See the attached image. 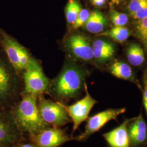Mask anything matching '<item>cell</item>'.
<instances>
[{
	"instance_id": "cb8c5ba5",
	"label": "cell",
	"mask_w": 147,
	"mask_h": 147,
	"mask_svg": "<svg viewBox=\"0 0 147 147\" xmlns=\"http://www.w3.org/2000/svg\"><path fill=\"white\" fill-rule=\"evenodd\" d=\"M143 105L144 107V109L146 111L147 115V78L144 80V87L143 90Z\"/></svg>"
},
{
	"instance_id": "52a82bcc",
	"label": "cell",
	"mask_w": 147,
	"mask_h": 147,
	"mask_svg": "<svg viewBox=\"0 0 147 147\" xmlns=\"http://www.w3.org/2000/svg\"><path fill=\"white\" fill-rule=\"evenodd\" d=\"M125 107L118 109H109L100 112L87 118L84 131L78 136L74 137V140L84 142L95 132L99 131L101 128L111 120H117V117L125 112Z\"/></svg>"
},
{
	"instance_id": "7c38bea8",
	"label": "cell",
	"mask_w": 147,
	"mask_h": 147,
	"mask_svg": "<svg viewBox=\"0 0 147 147\" xmlns=\"http://www.w3.org/2000/svg\"><path fill=\"white\" fill-rule=\"evenodd\" d=\"M135 117L125 119L119 126L110 131L103 134L102 136L110 147H131L127 126Z\"/></svg>"
},
{
	"instance_id": "603a6c76",
	"label": "cell",
	"mask_w": 147,
	"mask_h": 147,
	"mask_svg": "<svg viewBox=\"0 0 147 147\" xmlns=\"http://www.w3.org/2000/svg\"><path fill=\"white\" fill-rule=\"evenodd\" d=\"M131 16L134 19L138 20L147 17V5L142 7V8H141L138 11H136L135 13L131 14Z\"/></svg>"
},
{
	"instance_id": "30bf717a",
	"label": "cell",
	"mask_w": 147,
	"mask_h": 147,
	"mask_svg": "<svg viewBox=\"0 0 147 147\" xmlns=\"http://www.w3.org/2000/svg\"><path fill=\"white\" fill-rule=\"evenodd\" d=\"M65 47L77 58L89 61L94 57L93 47L83 35L75 34L70 36L65 41Z\"/></svg>"
},
{
	"instance_id": "e0dca14e",
	"label": "cell",
	"mask_w": 147,
	"mask_h": 147,
	"mask_svg": "<svg viewBox=\"0 0 147 147\" xmlns=\"http://www.w3.org/2000/svg\"><path fill=\"white\" fill-rule=\"evenodd\" d=\"M100 36L109 37L118 42L125 41L130 35V32L127 28L124 26H115L111 30L101 33Z\"/></svg>"
},
{
	"instance_id": "83f0119b",
	"label": "cell",
	"mask_w": 147,
	"mask_h": 147,
	"mask_svg": "<svg viewBox=\"0 0 147 147\" xmlns=\"http://www.w3.org/2000/svg\"></svg>"
},
{
	"instance_id": "4316f807",
	"label": "cell",
	"mask_w": 147,
	"mask_h": 147,
	"mask_svg": "<svg viewBox=\"0 0 147 147\" xmlns=\"http://www.w3.org/2000/svg\"><path fill=\"white\" fill-rule=\"evenodd\" d=\"M0 47H1V35L0 33Z\"/></svg>"
},
{
	"instance_id": "44dd1931",
	"label": "cell",
	"mask_w": 147,
	"mask_h": 147,
	"mask_svg": "<svg viewBox=\"0 0 147 147\" xmlns=\"http://www.w3.org/2000/svg\"><path fill=\"white\" fill-rule=\"evenodd\" d=\"M90 13L86 9H82L79 13L76 21L74 23V29H78L81 26H83L84 23L87 21L89 18Z\"/></svg>"
},
{
	"instance_id": "4fadbf2b",
	"label": "cell",
	"mask_w": 147,
	"mask_h": 147,
	"mask_svg": "<svg viewBox=\"0 0 147 147\" xmlns=\"http://www.w3.org/2000/svg\"><path fill=\"white\" fill-rule=\"evenodd\" d=\"M93 55L99 62H105L112 58L115 53L114 45L102 39H97L93 42Z\"/></svg>"
},
{
	"instance_id": "484cf974",
	"label": "cell",
	"mask_w": 147,
	"mask_h": 147,
	"mask_svg": "<svg viewBox=\"0 0 147 147\" xmlns=\"http://www.w3.org/2000/svg\"><path fill=\"white\" fill-rule=\"evenodd\" d=\"M20 143H18V144H17L14 147H21V146H20Z\"/></svg>"
},
{
	"instance_id": "9a60e30c",
	"label": "cell",
	"mask_w": 147,
	"mask_h": 147,
	"mask_svg": "<svg viewBox=\"0 0 147 147\" xmlns=\"http://www.w3.org/2000/svg\"><path fill=\"white\" fill-rule=\"evenodd\" d=\"M127 58L129 62L132 65H141L145 60L143 50L140 45L132 43L127 49Z\"/></svg>"
},
{
	"instance_id": "8fae6325",
	"label": "cell",
	"mask_w": 147,
	"mask_h": 147,
	"mask_svg": "<svg viewBox=\"0 0 147 147\" xmlns=\"http://www.w3.org/2000/svg\"><path fill=\"white\" fill-rule=\"evenodd\" d=\"M131 147H144L147 144V124L142 113L127 126Z\"/></svg>"
},
{
	"instance_id": "6da1fadb",
	"label": "cell",
	"mask_w": 147,
	"mask_h": 147,
	"mask_svg": "<svg viewBox=\"0 0 147 147\" xmlns=\"http://www.w3.org/2000/svg\"><path fill=\"white\" fill-rule=\"evenodd\" d=\"M37 100V95L22 92L20 99L10 110L19 129L28 136L34 135L50 126L40 116Z\"/></svg>"
},
{
	"instance_id": "d4e9b609",
	"label": "cell",
	"mask_w": 147,
	"mask_h": 147,
	"mask_svg": "<svg viewBox=\"0 0 147 147\" xmlns=\"http://www.w3.org/2000/svg\"><path fill=\"white\" fill-rule=\"evenodd\" d=\"M106 0H92V3L94 5L100 7L105 4Z\"/></svg>"
},
{
	"instance_id": "ac0fdd59",
	"label": "cell",
	"mask_w": 147,
	"mask_h": 147,
	"mask_svg": "<svg viewBox=\"0 0 147 147\" xmlns=\"http://www.w3.org/2000/svg\"><path fill=\"white\" fill-rule=\"evenodd\" d=\"M81 9V6L78 1H69L65 8V17L69 24L73 25Z\"/></svg>"
},
{
	"instance_id": "7402d4cb",
	"label": "cell",
	"mask_w": 147,
	"mask_h": 147,
	"mask_svg": "<svg viewBox=\"0 0 147 147\" xmlns=\"http://www.w3.org/2000/svg\"><path fill=\"white\" fill-rule=\"evenodd\" d=\"M147 5V0H131L127 8L130 14H132Z\"/></svg>"
},
{
	"instance_id": "7a4b0ae2",
	"label": "cell",
	"mask_w": 147,
	"mask_h": 147,
	"mask_svg": "<svg viewBox=\"0 0 147 147\" xmlns=\"http://www.w3.org/2000/svg\"><path fill=\"white\" fill-rule=\"evenodd\" d=\"M21 82L2 47L0 49V109L11 110L21 97Z\"/></svg>"
},
{
	"instance_id": "2e32d148",
	"label": "cell",
	"mask_w": 147,
	"mask_h": 147,
	"mask_svg": "<svg viewBox=\"0 0 147 147\" xmlns=\"http://www.w3.org/2000/svg\"><path fill=\"white\" fill-rule=\"evenodd\" d=\"M111 73L119 79L133 80V74L131 67L123 62H116L110 67Z\"/></svg>"
},
{
	"instance_id": "5b68a950",
	"label": "cell",
	"mask_w": 147,
	"mask_h": 147,
	"mask_svg": "<svg viewBox=\"0 0 147 147\" xmlns=\"http://www.w3.org/2000/svg\"><path fill=\"white\" fill-rule=\"evenodd\" d=\"M24 70V92L38 96L47 90L50 84L49 80L45 75L40 64L36 59L31 58Z\"/></svg>"
},
{
	"instance_id": "ffe728a7",
	"label": "cell",
	"mask_w": 147,
	"mask_h": 147,
	"mask_svg": "<svg viewBox=\"0 0 147 147\" xmlns=\"http://www.w3.org/2000/svg\"><path fill=\"white\" fill-rule=\"evenodd\" d=\"M136 31L139 37L147 44V17L137 22Z\"/></svg>"
},
{
	"instance_id": "d6986e66",
	"label": "cell",
	"mask_w": 147,
	"mask_h": 147,
	"mask_svg": "<svg viewBox=\"0 0 147 147\" xmlns=\"http://www.w3.org/2000/svg\"><path fill=\"white\" fill-rule=\"evenodd\" d=\"M110 16L115 26H124L128 22V17L125 14L118 12L114 9H111Z\"/></svg>"
},
{
	"instance_id": "277c9868",
	"label": "cell",
	"mask_w": 147,
	"mask_h": 147,
	"mask_svg": "<svg viewBox=\"0 0 147 147\" xmlns=\"http://www.w3.org/2000/svg\"><path fill=\"white\" fill-rule=\"evenodd\" d=\"M38 97V109L45 123L50 126L61 127L71 122L64 104L46 99L42 94Z\"/></svg>"
},
{
	"instance_id": "ba28073f",
	"label": "cell",
	"mask_w": 147,
	"mask_h": 147,
	"mask_svg": "<svg viewBox=\"0 0 147 147\" xmlns=\"http://www.w3.org/2000/svg\"><path fill=\"white\" fill-rule=\"evenodd\" d=\"M29 137L36 147H59L74 140V137L68 135L64 130L52 126H47Z\"/></svg>"
},
{
	"instance_id": "3957f363",
	"label": "cell",
	"mask_w": 147,
	"mask_h": 147,
	"mask_svg": "<svg viewBox=\"0 0 147 147\" xmlns=\"http://www.w3.org/2000/svg\"><path fill=\"white\" fill-rule=\"evenodd\" d=\"M84 74L80 69L67 65L53 82L48 89L58 100L76 98L84 87Z\"/></svg>"
},
{
	"instance_id": "5bb4252c",
	"label": "cell",
	"mask_w": 147,
	"mask_h": 147,
	"mask_svg": "<svg viewBox=\"0 0 147 147\" xmlns=\"http://www.w3.org/2000/svg\"><path fill=\"white\" fill-rule=\"evenodd\" d=\"M107 25V22L105 16L100 11L96 10L90 13L83 27L92 33H99L103 31Z\"/></svg>"
},
{
	"instance_id": "9c48e42d",
	"label": "cell",
	"mask_w": 147,
	"mask_h": 147,
	"mask_svg": "<svg viewBox=\"0 0 147 147\" xmlns=\"http://www.w3.org/2000/svg\"><path fill=\"white\" fill-rule=\"evenodd\" d=\"M84 89L86 95L82 99L72 105H65L69 116L73 123L72 135L78 130L81 124L87 119L90 111L97 103L96 100L89 94L86 84H84Z\"/></svg>"
},
{
	"instance_id": "8992f818",
	"label": "cell",
	"mask_w": 147,
	"mask_h": 147,
	"mask_svg": "<svg viewBox=\"0 0 147 147\" xmlns=\"http://www.w3.org/2000/svg\"><path fill=\"white\" fill-rule=\"evenodd\" d=\"M28 137L19 129L10 110L0 109V147H14Z\"/></svg>"
}]
</instances>
